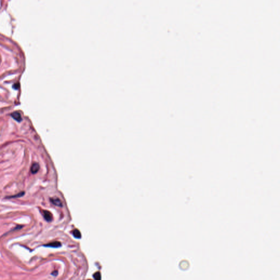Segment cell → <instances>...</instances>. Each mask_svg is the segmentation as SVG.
Here are the masks:
<instances>
[{"instance_id":"1","label":"cell","mask_w":280,"mask_h":280,"mask_svg":"<svg viewBox=\"0 0 280 280\" xmlns=\"http://www.w3.org/2000/svg\"><path fill=\"white\" fill-rule=\"evenodd\" d=\"M43 217L47 221H52L53 216H52V214L49 211L44 210L43 212Z\"/></svg>"},{"instance_id":"2","label":"cell","mask_w":280,"mask_h":280,"mask_svg":"<svg viewBox=\"0 0 280 280\" xmlns=\"http://www.w3.org/2000/svg\"><path fill=\"white\" fill-rule=\"evenodd\" d=\"M44 246L48 247H52V248H58L61 246V243L58 241H55L49 244H45Z\"/></svg>"},{"instance_id":"3","label":"cell","mask_w":280,"mask_h":280,"mask_svg":"<svg viewBox=\"0 0 280 280\" xmlns=\"http://www.w3.org/2000/svg\"><path fill=\"white\" fill-rule=\"evenodd\" d=\"M39 170H40V165L38 163H36L32 164L30 171L32 174H35Z\"/></svg>"},{"instance_id":"4","label":"cell","mask_w":280,"mask_h":280,"mask_svg":"<svg viewBox=\"0 0 280 280\" xmlns=\"http://www.w3.org/2000/svg\"><path fill=\"white\" fill-rule=\"evenodd\" d=\"M11 116L17 122H21L22 120V118L21 117L20 114L18 112H15L11 114Z\"/></svg>"},{"instance_id":"5","label":"cell","mask_w":280,"mask_h":280,"mask_svg":"<svg viewBox=\"0 0 280 280\" xmlns=\"http://www.w3.org/2000/svg\"><path fill=\"white\" fill-rule=\"evenodd\" d=\"M50 201L51 202L53 203V204H54L55 205L57 206H59V207H61L63 206V204H62V202L61 201V200L58 198H52L50 199Z\"/></svg>"},{"instance_id":"6","label":"cell","mask_w":280,"mask_h":280,"mask_svg":"<svg viewBox=\"0 0 280 280\" xmlns=\"http://www.w3.org/2000/svg\"><path fill=\"white\" fill-rule=\"evenodd\" d=\"M73 235L77 239H80L81 238V234L80 231L77 229H75V231H73Z\"/></svg>"},{"instance_id":"7","label":"cell","mask_w":280,"mask_h":280,"mask_svg":"<svg viewBox=\"0 0 280 280\" xmlns=\"http://www.w3.org/2000/svg\"><path fill=\"white\" fill-rule=\"evenodd\" d=\"M94 277L95 278L96 280H101V274H100V272H96L95 274L94 275Z\"/></svg>"},{"instance_id":"8","label":"cell","mask_w":280,"mask_h":280,"mask_svg":"<svg viewBox=\"0 0 280 280\" xmlns=\"http://www.w3.org/2000/svg\"><path fill=\"white\" fill-rule=\"evenodd\" d=\"M24 194V192H20L18 194L15 195H14V196H10V197H8L9 198H19V197H21Z\"/></svg>"}]
</instances>
